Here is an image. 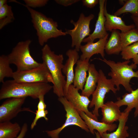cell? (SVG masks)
Segmentation results:
<instances>
[{
  "mask_svg": "<svg viewBox=\"0 0 138 138\" xmlns=\"http://www.w3.org/2000/svg\"><path fill=\"white\" fill-rule=\"evenodd\" d=\"M53 88L48 83L19 82L14 80L4 81L0 90V100L11 98L30 97L38 99L44 96Z\"/></svg>",
  "mask_w": 138,
  "mask_h": 138,
  "instance_id": "6da1fadb",
  "label": "cell"
},
{
  "mask_svg": "<svg viewBox=\"0 0 138 138\" xmlns=\"http://www.w3.org/2000/svg\"><path fill=\"white\" fill-rule=\"evenodd\" d=\"M41 51L43 62L47 66L53 79V92L58 97H64L66 80L62 74L63 55L55 54L47 44L44 45Z\"/></svg>",
  "mask_w": 138,
  "mask_h": 138,
  "instance_id": "7a4b0ae2",
  "label": "cell"
},
{
  "mask_svg": "<svg viewBox=\"0 0 138 138\" xmlns=\"http://www.w3.org/2000/svg\"><path fill=\"white\" fill-rule=\"evenodd\" d=\"M25 6L30 12L33 26L37 31L39 44L43 46L50 39L65 36L67 33L58 28L57 22L41 13L15 1Z\"/></svg>",
  "mask_w": 138,
  "mask_h": 138,
  "instance_id": "3957f363",
  "label": "cell"
},
{
  "mask_svg": "<svg viewBox=\"0 0 138 138\" xmlns=\"http://www.w3.org/2000/svg\"><path fill=\"white\" fill-rule=\"evenodd\" d=\"M102 61L108 65L111 68V71L108 74L117 90L120 89V85H122L125 90L130 93L133 90L130 84L131 79L133 77L138 78V71L135 72L133 70L137 67V65L132 63L129 65L130 60L117 63L104 58H96Z\"/></svg>",
  "mask_w": 138,
  "mask_h": 138,
  "instance_id": "277c9868",
  "label": "cell"
},
{
  "mask_svg": "<svg viewBox=\"0 0 138 138\" xmlns=\"http://www.w3.org/2000/svg\"><path fill=\"white\" fill-rule=\"evenodd\" d=\"M31 42L29 39L19 42L7 55L10 64L16 66L17 71L30 70L41 64L35 60L31 55L29 46Z\"/></svg>",
  "mask_w": 138,
  "mask_h": 138,
  "instance_id": "5b68a950",
  "label": "cell"
},
{
  "mask_svg": "<svg viewBox=\"0 0 138 138\" xmlns=\"http://www.w3.org/2000/svg\"><path fill=\"white\" fill-rule=\"evenodd\" d=\"M58 100L63 105L66 114V120L64 123L60 127L54 130L46 131L48 135L51 138H59V135L64 129L68 126L75 125L87 132L89 130L84 120L77 111L64 97H59Z\"/></svg>",
  "mask_w": 138,
  "mask_h": 138,
  "instance_id": "8992f818",
  "label": "cell"
},
{
  "mask_svg": "<svg viewBox=\"0 0 138 138\" xmlns=\"http://www.w3.org/2000/svg\"><path fill=\"white\" fill-rule=\"evenodd\" d=\"M94 17L93 14L86 16L82 13L76 22L71 20L70 22L74 25V28L72 29H65L67 34H69L71 37V47H75V49L78 52L80 50L81 44L83 40L90 34V24Z\"/></svg>",
  "mask_w": 138,
  "mask_h": 138,
  "instance_id": "52a82bcc",
  "label": "cell"
},
{
  "mask_svg": "<svg viewBox=\"0 0 138 138\" xmlns=\"http://www.w3.org/2000/svg\"><path fill=\"white\" fill-rule=\"evenodd\" d=\"M98 72L99 77L97 86L92 95V99L89 105L90 108L94 106L92 113L97 118L99 116V109L104 104L106 95L110 90L114 94L117 91L111 79H107L101 70L100 69Z\"/></svg>",
  "mask_w": 138,
  "mask_h": 138,
  "instance_id": "ba28073f",
  "label": "cell"
},
{
  "mask_svg": "<svg viewBox=\"0 0 138 138\" xmlns=\"http://www.w3.org/2000/svg\"><path fill=\"white\" fill-rule=\"evenodd\" d=\"M13 78L15 81L19 82L53 84L52 76L47 66L43 62L39 66L30 70L14 72Z\"/></svg>",
  "mask_w": 138,
  "mask_h": 138,
  "instance_id": "9c48e42d",
  "label": "cell"
},
{
  "mask_svg": "<svg viewBox=\"0 0 138 138\" xmlns=\"http://www.w3.org/2000/svg\"><path fill=\"white\" fill-rule=\"evenodd\" d=\"M26 98H11L4 101L0 106V122L10 121L21 111L32 112L22 108Z\"/></svg>",
  "mask_w": 138,
  "mask_h": 138,
  "instance_id": "30bf717a",
  "label": "cell"
},
{
  "mask_svg": "<svg viewBox=\"0 0 138 138\" xmlns=\"http://www.w3.org/2000/svg\"><path fill=\"white\" fill-rule=\"evenodd\" d=\"M73 85H70L64 96L77 110L83 111L89 117L98 121V118L89 111L88 107L91 101L88 97L82 95Z\"/></svg>",
  "mask_w": 138,
  "mask_h": 138,
  "instance_id": "8fae6325",
  "label": "cell"
},
{
  "mask_svg": "<svg viewBox=\"0 0 138 138\" xmlns=\"http://www.w3.org/2000/svg\"><path fill=\"white\" fill-rule=\"evenodd\" d=\"M106 1L105 0H99V12L94 30L89 36L84 39L82 42L87 43L93 42L97 39H100L104 38L108 34L105 28L106 18L104 14Z\"/></svg>",
  "mask_w": 138,
  "mask_h": 138,
  "instance_id": "7c38bea8",
  "label": "cell"
},
{
  "mask_svg": "<svg viewBox=\"0 0 138 138\" xmlns=\"http://www.w3.org/2000/svg\"><path fill=\"white\" fill-rule=\"evenodd\" d=\"M68 58L65 64L63 65L62 71L66 77V83L64 92V97L66 94L69 86L73 83L74 77V67L79 60L78 52L75 49H70L66 53Z\"/></svg>",
  "mask_w": 138,
  "mask_h": 138,
  "instance_id": "4fadbf2b",
  "label": "cell"
},
{
  "mask_svg": "<svg viewBox=\"0 0 138 138\" xmlns=\"http://www.w3.org/2000/svg\"><path fill=\"white\" fill-rule=\"evenodd\" d=\"M108 36V33L104 38L99 39L96 42H89L84 45H81L80 50L82 53L80 56V59L89 60L93 55L99 54L103 58H104L105 47Z\"/></svg>",
  "mask_w": 138,
  "mask_h": 138,
  "instance_id": "5bb4252c",
  "label": "cell"
},
{
  "mask_svg": "<svg viewBox=\"0 0 138 138\" xmlns=\"http://www.w3.org/2000/svg\"><path fill=\"white\" fill-rule=\"evenodd\" d=\"M107 1L105 6L104 14L106 18L105 26L106 31L110 32L114 29L119 30L125 32L135 28L134 24L126 25L122 18L118 16L108 13L106 9Z\"/></svg>",
  "mask_w": 138,
  "mask_h": 138,
  "instance_id": "9a60e30c",
  "label": "cell"
},
{
  "mask_svg": "<svg viewBox=\"0 0 138 138\" xmlns=\"http://www.w3.org/2000/svg\"><path fill=\"white\" fill-rule=\"evenodd\" d=\"M77 111L87 126L89 131L93 134H94L95 130L97 131L100 136L107 131L111 132L114 131L117 127L116 124H108L99 122L89 117L83 111Z\"/></svg>",
  "mask_w": 138,
  "mask_h": 138,
  "instance_id": "2e32d148",
  "label": "cell"
},
{
  "mask_svg": "<svg viewBox=\"0 0 138 138\" xmlns=\"http://www.w3.org/2000/svg\"><path fill=\"white\" fill-rule=\"evenodd\" d=\"M89 59H79L75 69L73 85L78 90L83 89L87 78V72L90 64Z\"/></svg>",
  "mask_w": 138,
  "mask_h": 138,
  "instance_id": "e0dca14e",
  "label": "cell"
},
{
  "mask_svg": "<svg viewBox=\"0 0 138 138\" xmlns=\"http://www.w3.org/2000/svg\"><path fill=\"white\" fill-rule=\"evenodd\" d=\"M120 107L112 101H107L105 103L101 108L102 115L101 122L111 124L118 121L122 113Z\"/></svg>",
  "mask_w": 138,
  "mask_h": 138,
  "instance_id": "ac0fdd59",
  "label": "cell"
},
{
  "mask_svg": "<svg viewBox=\"0 0 138 138\" xmlns=\"http://www.w3.org/2000/svg\"><path fill=\"white\" fill-rule=\"evenodd\" d=\"M122 97V99L120 97L117 98V100L115 102L120 107L123 105L127 106L124 111L130 112L135 108L134 117H137L138 115V87L130 93H125Z\"/></svg>",
  "mask_w": 138,
  "mask_h": 138,
  "instance_id": "d6986e66",
  "label": "cell"
},
{
  "mask_svg": "<svg viewBox=\"0 0 138 138\" xmlns=\"http://www.w3.org/2000/svg\"><path fill=\"white\" fill-rule=\"evenodd\" d=\"M88 72V76L81 95L89 98L92 95L97 87L99 73L93 64H90Z\"/></svg>",
  "mask_w": 138,
  "mask_h": 138,
  "instance_id": "ffe728a7",
  "label": "cell"
},
{
  "mask_svg": "<svg viewBox=\"0 0 138 138\" xmlns=\"http://www.w3.org/2000/svg\"><path fill=\"white\" fill-rule=\"evenodd\" d=\"M129 112L123 111L118 120L119 124L116 130L110 133L107 132L100 135L101 138H127L129 136L128 132V127L126 125L128 119Z\"/></svg>",
  "mask_w": 138,
  "mask_h": 138,
  "instance_id": "44dd1931",
  "label": "cell"
},
{
  "mask_svg": "<svg viewBox=\"0 0 138 138\" xmlns=\"http://www.w3.org/2000/svg\"><path fill=\"white\" fill-rule=\"evenodd\" d=\"M106 44L105 51L108 55L119 54L122 49L120 39V32L118 30L114 29Z\"/></svg>",
  "mask_w": 138,
  "mask_h": 138,
  "instance_id": "7402d4cb",
  "label": "cell"
},
{
  "mask_svg": "<svg viewBox=\"0 0 138 138\" xmlns=\"http://www.w3.org/2000/svg\"><path fill=\"white\" fill-rule=\"evenodd\" d=\"M21 129L19 124L16 122H0V138H16Z\"/></svg>",
  "mask_w": 138,
  "mask_h": 138,
  "instance_id": "603a6c76",
  "label": "cell"
},
{
  "mask_svg": "<svg viewBox=\"0 0 138 138\" xmlns=\"http://www.w3.org/2000/svg\"><path fill=\"white\" fill-rule=\"evenodd\" d=\"M125 13H129L132 16L138 17V0H126L123 6L114 13L118 16Z\"/></svg>",
  "mask_w": 138,
  "mask_h": 138,
  "instance_id": "cb8c5ba5",
  "label": "cell"
},
{
  "mask_svg": "<svg viewBox=\"0 0 138 138\" xmlns=\"http://www.w3.org/2000/svg\"><path fill=\"white\" fill-rule=\"evenodd\" d=\"M10 63L7 55L0 56V82L3 83L5 77L13 78L14 72L10 66Z\"/></svg>",
  "mask_w": 138,
  "mask_h": 138,
  "instance_id": "d4e9b609",
  "label": "cell"
},
{
  "mask_svg": "<svg viewBox=\"0 0 138 138\" xmlns=\"http://www.w3.org/2000/svg\"><path fill=\"white\" fill-rule=\"evenodd\" d=\"M15 20L12 7L7 4L0 8V29Z\"/></svg>",
  "mask_w": 138,
  "mask_h": 138,
  "instance_id": "484cf974",
  "label": "cell"
},
{
  "mask_svg": "<svg viewBox=\"0 0 138 138\" xmlns=\"http://www.w3.org/2000/svg\"><path fill=\"white\" fill-rule=\"evenodd\" d=\"M120 39L122 49L138 41V30L135 28L125 32H121Z\"/></svg>",
  "mask_w": 138,
  "mask_h": 138,
  "instance_id": "4316f807",
  "label": "cell"
},
{
  "mask_svg": "<svg viewBox=\"0 0 138 138\" xmlns=\"http://www.w3.org/2000/svg\"><path fill=\"white\" fill-rule=\"evenodd\" d=\"M121 54L122 59L125 60L135 58L138 54V41L123 48Z\"/></svg>",
  "mask_w": 138,
  "mask_h": 138,
  "instance_id": "83f0119b",
  "label": "cell"
},
{
  "mask_svg": "<svg viewBox=\"0 0 138 138\" xmlns=\"http://www.w3.org/2000/svg\"><path fill=\"white\" fill-rule=\"evenodd\" d=\"M48 113V111L46 110H38L36 111L35 112L36 114L35 117L33 119L30 126V128L31 130H32L35 126L37 124L38 121L41 118H43L46 121H48V120L47 117V115Z\"/></svg>",
  "mask_w": 138,
  "mask_h": 138,
  "instance_id": "f1b7e54d",
  "label": "cell"
},
{
  "mask_svg": "<svg viewBox=\"0 0 138 138\" xmlns=\"http://www.w3.org/2000/svg\"><path fill=\"white\" fill-rule=\"evenodd\" d=\"M48 0H24L26 5L30 8L41 7L45 6Z\"/></svg>",
  "mask_w": 138,
  "mask_h": 138,
  "instance_id": "f546056e",
  "label": "cell"
},
{
  "mask_svg": "<svg viewBox=\"0 0 138 138\" xmlns=\"http://www.w3.org/2000/svg\"><path fill=\"white\" fill-rule=\"evenodd\" d=\"M82 1L84 6L87 8H92L94 7L97 4L99 3V0H82Z\"/></svg>",
  "mask_w": 138,
  "mask_h": 138,
  "instance_id": "4dcf8cb0",
  "label": "cell"
},
{
  "mask_svg": "<svg viewBox=\"0 0 138 138\" xmlns=\"http://www.w3.org/2000/svg\"><path fill=\"white\" fill-rule=\"evenodd\" d=\"M80 1L79 0H55L57 4L65 6L71 5Z\"/></svg>",
  "mask_w": 138,
  "mask_h": 138,
  "instance_id": "1f68e13d",
  "label": "cell"
},
{
  "mask_svg": "<svg viewBox=\"0 0 138 138\" xmlns=\"http://www.w3.org/2000/svg\"><path fill=\"white\" fill-rule=\"evenodd\" d=\"M44 96H41L38 98L39 101L37 106L38 110H45L47 105L44 102Z\"/></svg>",
  "mask_w": 138,
  "mask_h": 138,
  "instance_id": "d6a6232c",
  "label": "cell"
},
{
  "mask_svg": "<svg viewBox=\"0 0 138 138\" xmlns=\"http://www.w3.org/2000/svg\"><path fill=\"white\" fill-rule=\"evenodd\" d=\"M28 130L27 124L25 123L21 128V131L16 138H24Z\"/></svg>",
  "mask_w": 138,
  "mask_h": 138,
  "instance_id": "836d02e7",
  "label": "cell"
},
{
  "mask_svg": "<svg viewBox=\"0 0 138 138\" xmlns=\"http://www.w3.org/2000/svg\"><path fill=\"white\" fill-rule=\"evenodd\" d=\"M131 17L134 23L135 28L138 30V17L131 15Z\"/></svg>",
  "mask_w": 138,
  "mask_h": 138,
  "instance_id": "e575fe53",
  "label": "cell"
},
{
  "mask_svg": "<svg viewBox=\"0 0 138 138\" xmlns=\"http://www.w3.org/2000/svg\"><path fill=\"white\" fill-rule=\"evenodd\" d=\"M7 1L6 0H0V8L7 4Z\"/></svg>",
  "mask_w": 138,
  "mask_h": 138,
  "instance_id": "d590c367",
  "label": "cell"
},
{
  "mask_svg": "<svg viewBox=\"0 0 138 138\" xmlns=\"http://www.w3.org/2000/svg\"><path fill=\"white\" fill-rule=\"evenodd\" d=\"M133 63L136 65L138 64V54L134 59H132Z\"/></svg>",
  "mask_w": 138,
  "mask_h": 138,
  "instance_id": "8d00e7d4",
  "label": "cell"
},
{
  "mask_svg": "<svg viewBox=\"0 0 138 138\" xmlns=\"http://www.w3.org/2000/svg\"><path fill=\"white\" fill-rule=\"evenodd\" d=\"M95 133L96 135V138H101L99 133L97 131L96 132L95 131Z\"/></svg>",
  "mask_w": 138,
  "mask_h": 138,
  "instance_id": "74e56055",
  "label": "cell"
},
{
  "mask_svg": "<svg viewBox=\"0 0 138 138\" xmlns=\"http://www.w3.org/2000/svg\"><path fill=\"white\" fill-rule=\"evenodd\" d=\"M125 1V0H119V3H120L121 4H123L124 5L125 3V2H124V1Z\"/></svg>",
  "mask_w": 138,
  "mask_h": 138,
  "instance_id": "f35d334b",
  "label": "cell"
}]
</instances>
